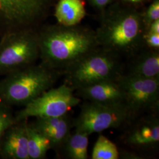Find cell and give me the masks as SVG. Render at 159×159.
I'll use <instances>...</instances> for the list:
<instances>
[{"label": "cell", "mask_w": 159, "mask_h": 159, "mask_svg": "<svg viewBox=\"0 0 159 159\" xmlns=\"http://www.w3.org/2000/svg\"><path fill=\"white\" fill-rule=\"evenodd\" d=\"M38 35L41 63L61 75L99 47L95 31L79 24L41 26Z\"/></svg>", "instance_id": "6da1fadb"}, {"label": "cell", "mask_w": 159, "mask_h": 159, "mask_svg": "<svg viewBox=\"0 0 159 159\" xmlns=\"http://www.w3.org/2000/svg\"><path fill=\"white\" fill-rule=\"evenodd\" d=\"M96 32L99 47L121 57H133L144 46L142 14L123 2H113L102 11Z\"/></svg>", "instance_id": "7a4b0ae2"}, {"label": "cell", "mask_w": 159, "mask_h": 159, "mask_svg": "<svg viewBox=\"0 0 159 159\" xmlns=\"http://www.w3.org/2000/svg\"><path fill=\"white\" fill-rule=\"evenodd\" d=\"M60 75L41 63L7 74L0 80V101L24 107L53 87Z\"/></svg>", "instance_id": "3957f363"}, {"label": "cell", "mask_w": 159, "mask_h": 159, "mask_svg": "<svg viewBox=\"0 0 159 159\" xmlns=\"http://www.w3.org/2000/svg\"><path fill=\"white\" fill-rule=\"evenodd\" d=\"M123 74L120 57L98 47L75 63L63 74L64 84L74 91Z\"/></svg>", "instance_id": "277c9868"}, {"label": "cell", "mask_w": 159, "mask_h": 159, "mask_svg": "<svg viewBox=\"0 0 159 159\" xmlns=\"http://www.w3.org/2000/svg\"><path fill=\"white\" fill-rule=\"evenodd\" d=\"M0 37V75L35 64L40 58L38 29L14 31Z\"/></svg>", "instance_id": "5b68a950"}, {"label": "cell", "mask_w": 159, "mask_h": 159, "mask_svg": "<svg viewBox=\"0 0 159 159\" xmlns=\"http://www.w3.org/2000/svg\"><path fill=\"white\" fill-rule=\"evenodd\" d=\"M58 0H0V35L41 27Z\"/></svg>", "instance_id": "8992f818"}, {"label": "cell", "mask_w": 159, "mask_h": 159, "mask_svg": "<svg viewBox=\"0 0 159 159\" xmlns=\"http://www.w3.org/2000/svg\"><path fill=\"white\" fill-rule=\"evenodd\" d=\"M134 118L125 104L107 105L88 101L82 105L73 126L75 130L89 136L129 124Z\"/></svg>", "instance_id": "52a82bcc"}, {"label": "cell", "mask_w": 159, "mask_h": 159, "mask_svg": "<svg viewBox=\"0 0 159 159\" xmlns=\"http://www.w3.org/2000/svg\"><path fill=\"white\" fill-rule=\"evenodd\" d=\"M74 90L63 84L57 88L52 87L44 92L15 113L17 121L30 118H47L61 116L79 105L81 98Z\"/></svg>", "instance_id": "ba28073f"}, {"label": "cell", "mask_w": 159, "mask_h": 159, "mask_svg": "<svg viewBox=\"0 0 159 159\" xmlns=\"http://www.w3.org/2000/svg\"><path fill=\"white\" fill-rule=\"evenodd\" d=\"M119 81L125 104L134 117L144 111L158 108L159 79H146L123 73Z\"/></svg>", "instance_id": "9c48e42d"}, {"label": "cell", "mask_w": 159, "mask_h": 159, "mask_svg": "<svg viewBox=\"0 0 159 159\" xmlns=\"http://www.w3.org/2000/svg\"><path fill=\"white\" fill-rule=\"evenodd\" d=\"M27 123L16 121L7 130L0 142L1 159H29Z\"/></svg>", "instance_id": "30bf717a"}, {"label": "cell", "mask_w": 159, "mask_h": 159, "mask_svg": "<svg viewBox=\"0 0 159 159\" xmlns=\"http://www.w3.org/2000/svg\"><path fill=\"white\" fill-rule=\"evenodd\" d=\"M125 142L133 148H156L159 143V120L156 115L139 120L127 131Z\"/></svg>", "instance_id": "8fae6325"}, {"label": "cell", "mask_w": 159, "mask_h": 159, "mask_svg": "<svg viewBox=\"0 0 159 159\" xmlns=\"http://www.w3.org/2000/svg\"><path fill=\"white\" fill-rule=\"evenodd\" d=\"M75 91L77 93L75 94L77 96L89 102L107 105L125 104L124 93L119 78L103 81Z\"/></svg>", "instance_id": "7c38bea8"}, {"label": "cell", "mask_w": 159, "mask_h": 159, "mask_svg": "<svg viewBox=\"0 0 159 159\" xmlns=\"http://www.w3.org/2000/svg\"><path fill=\"white\" fill-rule=\"evenodd\" d=\"M32 125L50 140L52 149L57 153L74 127L73 120L68 113L58 117L37 118Z\"/></svg>", "instance_id": "4fadbf2b"}, {"label": "cell", "mask_w": 159, "mask_h": 159, "mask_svg": "<svg viewBox=\"0 0 159 159\" xmlns=\"http://www.w3.org/2000/svg\"><path fill=\"white\" fill-rule=\"evenodd\" d=\"M133 57L134 58L126 74L146 79H159V50L142 49Z\"/></svg>", "instance_id": "5bb4252c"}, {"label": "cell", "mask_w": 159, "mask_h": 159, "mask_svg": "<svg viewBox=\"0 0 159 159\" xmlns=\"http://www.w3.org/2000/svg\"><path fill=\"white\" fill-rule=\"evenodd\" d=\"M57 23L66 26L79 25L87 15L83 0H58L54 6Z\"/></svg>", "instance_id": "9a60e30c"}, {"label": "cell", "mask_w": 159, "mask_h": 159, "mask_svg": "<svg viewBox=\"0 0 159 159\" xmlns=\"http://www.w3.org/2000/svg\"><path fill=\"white\" fill-rule=\"evenodd\" d=\"M88 144L89 135L75 130L69 135L58 153H63L68 159H87Z\"/></svg>", "instance_id": "2e32d148"}, {"label": "cell", "mask_w": 159, "mask_h": 159, "mask_svg": "<svg viewBox=\"0 0 159 159\" xmlns=\"http://www.w3.org/2000/svg\"><path fill=\"white\" fill-rule=\"evenodd\" d=\"M27 131L29 159H45L48 150L52 149L50 140L29 122Z\"/></svg>", "instance_id": "e0dca14e"}, {"label": "cell", "mask_w": 159, "mask_h": 159, "mask_svg": "<svg viewBox=\"0 0 159 159\" xmlns=\"http://www.w3.org/2000/svg\"><path fill=\"white\" fill-rule=\"evenodd\" d=\"M120 154L116 145L106 137L100 135L93 148V159H118Z\"/></svg>", "instance_id": "ac0fdd59"}, {"label": "cell", "mask_w": 159, "mask_h": 159, "mask_svg": "<svg viewBox=\"0 0 159 159\" xmlns=\"http://www.w3.org/2000/svg\"><path fill=\"white\" fill-rule=\"evenodd\" d=\"M16 121L12 107L0 101V142L7 130Z\"/></svg>", "instance_id": "d6986e66"}, {"label": "cell", "mask_w": 159, "mask_h": 159, "mask_svg": "<svg viewBox=\"0 0 159 159\" xmlns=\"http://www.w3.org/2000/svg\"><path fill=\"white\" fill-rule=\"evenodd\" d=\"M143 21L146 32L150 25L154 21L159 20V0H154L148 6L144 14H142Z\"/></svg>", "instance_id": "ffe728a7"}, {"label": "cell", "mask_w": 159, "mask_h": 159, "mask_svg": "<svg viewBox=\"0 0 159 159\" xmlns=\"http://www.w3.org/2000/svg\"><path fill=\"white\" fill-rule=\"evenodd\" d=\"M144 44L148 48L159 50V34L146 32L144 36Z\"/></svg>", "instance_id": "44dd1931"}, {"label": "cell", "mask_w": 159, "mask_h": 159, "mask_svg": "<svg viewBox=\"0 0 159 159\" xmlns=\"http://www.w3.org/2000/svg\"><path fill=\"white\" fill-rule=\"evenodd\" d=\"M91 6L103 11L114 0H88Z\"/></svg>", "instance_id": "7402d4cb"}, {"label": "cell", "mask_w": 159, "mask_h": 159, "mask_svg": "<svg viewBox=\"0 0 159 159\" xmlns=\"http://www.w3.org/2000/svg\"><path fill=\"white\" fill-rule=\"evenodd\" d=\"M146 32L159 34V20H157L152 23L148 27Z\"/></svg>", "instance_id": "603a6c76"}, {"label": "cell", "mask_w": 159, "mask_h": 159, "mask_svg": "<svg viewBox=\"0 0 159 159\" xmlns=\"http://www.w3.org/2000/svg\"><path fill=\"white\" fill-rule=\"evenodd\" d=\"M145 0H129V2L127 4H141Z\"/></svg>", "instance_id": "cb8c5ba5"}, {"label": "cell", "mask_w": 159, "mask_h": 159, "mask_svg": "<svg viewBox=\"0 0 159 159\" xmlns=\"http://www.w3.org/2000/svg\"><path fill=\"white\" fill-rule=\"evenodd\" d=\"M121 1H122V2H123V3H128V2H129V0H121Z\"/></svg>", "instance_id": "d4e9b609"}]
</instances>
